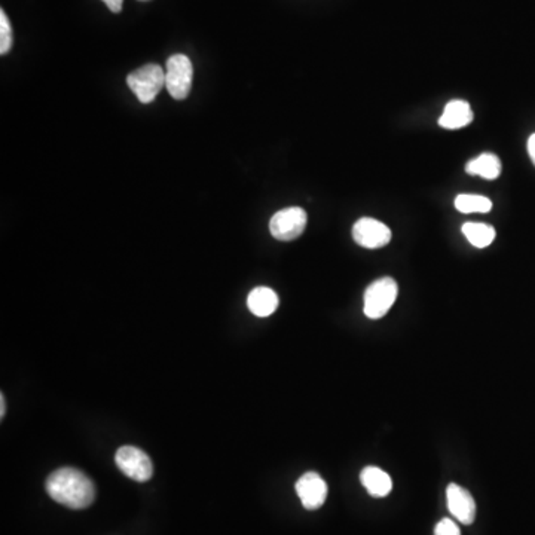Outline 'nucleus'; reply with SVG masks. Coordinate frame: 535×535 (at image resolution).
I'll list each match as a JSON object with an SVG mask.
<instances>
[{
  "instance_id": "obj_14",
  "label": "nucleus",
  "mask_w": 535,
  "mask_h": 535,
  "mask_svg": "<svg viewBox=\"0 0 535 535\" xmlns=\"http://www.w3.org/2000/svg\"><path fill=\"white\" fill-rule=\"evenodd\" d=\"M462 234L471 246L478 248L488 247L495 239V229L487 223H464Z\"/></svg>"
},
{
  "instance_id": "obj_16",
  "label": "nucleus",
  "mask_w": 535,
  "mask_h": 535,
  "mask_svg": "<svg viewBox=\"0 0 535 535\" xmlns=\"http://www.w3.org/2000/svg\"><path fill=\"white\" fill-rule=\"evenodd\" d=\"M13 27L9 23L8 16L5 11H0V54L9 53V49L13 46Z\"/></svg>"
},
{
  "instance_id": "obj_10",
  "label": "nucleus",
  "mask_w": 535,
  "mask_h": 535,
  "mask_svg": "<svg viewBox=\"0 0 535 535\" xmlns=\"http://www.w3.org/2000/svg\"><path fill=\"white\" fill-rule=\"evenodd\" d=\"M473 121V110L470 105L462 100H452L445 106L442 116L439 118V126L446 130H459Z\"/></svg>"
},
{
  "instance_id": "obj_4",
  "label": "nucleus",
  "mask_w": 535,
  "mask_h": 535,
  "mask_svg": "<svg viewBox=\"0 0 535 535\" xmlns=\"http://www.w3.org/2000/svg\"><path fill=\"white\" fill-rule=\"evenodd\" d=\"M192 77H194V66L187 56L176 54L168 58L166 69V86L171 97L176 100H185L191 93Z\"/></svg>"
},
{
  "instance_id": "obj_8",
  "label": "nucleus",
  "mask_w": 535,
  "mask_h": 535,
  "mask_svg": "<svg viewBox=\"0 0 535 535\" xmlns=\"http://www.w3.org/2000/svg\"><path fill=\"white\" fill-rule=\"evenodd\" d=\"M297 492L300 503L307 510H317L328 499V483L317 473H305L297 482Z\"/></svg>"
},
{
  "instance_id": "obj_15",
  "label": "nucleus",
  "mask_w": 535,
  "mask_h": 535,
  "mask_svg": "<svg viewBox=\"0 0 535 535\" xmlns=\"http://www.w3.org/2000/svg\"><path fill=\"white\" fill-rule=\"evenodd\" d=\"M455 208L464 215L471 213H488L492 208V203L482 195L462 194L455 198Z\"/></svg>"
},
{
  "instance_id": "obj_13",
  "label": "nucleus",
  "mask_w": 535,
  "mask_h": 535,
  "mask_svg": "<svg viewBox=\"0 0 535 535\" xmlns=\"http://www.w3.org/2000/svg\"><path fill=\"white\" fill-rule=\"evenodd\" d=\"M466 173L487 180H495L501 173V161L494 154L479 155L478 158L467 163Z\"/></svg>"
},
{
  "instance_id": "obj_1",
  "label": "nucleus",
  "mask_w": 535,
  "mask_h": 535,
  "mask_svg": "<svg viewBox=\"0 0 535 535\" xmlns=\"http://www.w3.org/2000/svg\"><path fill=\"white\" fill-rule=\"evenodd\" d=\"M46 490L54 501L74 510L86 509L96 499L93 480L74 467H63L54 471L46 480Z\"/></svg>"
},
{
  "instance_id": "obj_21",
  "label": "nucleus",
  "mask_w": 535,
  "mask_h": 535,
  "mask_svg": "<svg viewBox=\"0 0 535 535\" xmlns=\"http://www.w3.org/2000/svg\"><path fill=\"white\" fill-rule=\"evenodd\" d=\"M142 2H147V0H142Z\"/></svg>"
},
{
  "instance_id": "obj_9",
  "label": "nucleus",
  "mask_w": 535,
  "mask_h": 535,
  "mask_svg": "<svg viewBox=\"0 0 535 535\" xmlns=\"http://www.w3.org/2000/svg\"><path fill=\"white\" fill-rule=\"evenodd\" d=\"M446 500H448V507H449L450 515L454 516L455 520L464 523V525H471L476 520V503L475 499L471 497L469 490L450 483L448 490H446Z\"/></svg>"
},
{
  "instance_id": "obj_3",
  "label": "nucleus",
  "mask_w": 535,
  "mask_h": 535,
  "mask_svg": "<svg viewBox=\"0 0 535 535\" xmlns=\"http://www.w3.org/2000/svg\"><path fill=\"white\" fill-rule=\"evenodd\" d=\"M398 283L389 277H384L370 284L365 292L366 316L372 320L382 318L398 299Z\"/></svg>"
},
{
  "instance_id": "obj_18",
  "label": "nucleus",
  "mask_w": 535,
  "mask_h": 535,
  "mask_svg": "<svg viewBox=\"0 0 535 535\" xmlns=\"http://www.w3.org/2000/svg\"><path fill=\"white\" fill-rule=\"evenodd\" d=\"M103 2L107 5V8H109L112 13H121L124 0H103Z\"/></svg>"
},
{
  "instance_id": "obj_6",
  "label": "nucleus",
  "mask_w": 535,
  "mask_h": 535,
  "mask_svg": "<svg viewBox=\"0 0 535 535\" xmlns=\"http://www.w3.org/2000/svg\"><path fill=\"white\" fill-rule=\"evenodd\" d=\"M119 470L136 482H146L152 478V461L142 449L134 446H122L115 455Z\"/></svg>"
},
{
  "instance_id": "obj_12",
  "label": "nucleus",
  "mask_w": 535,
  "mask_h": 535,
  "mask_svg": "<svg viewBox=\"0 0 535 535\" xmlns=\"http://www.w3.org/2000/svg\"><path fill=\"white\" fill-rule=\"evenodd\" d=\"M278 297L269 288H253L247 298L248 309L257 317H269L278 308Z\"/></svg>"
},
{
  "instance_id": "obj_2",
  "label": "nucleus",
  "mask_w": 535,
  "mask_h": 535,
  "mask_svg": "<svg viewBox=\"0 0 535 535\" xmlns=\"http://www.w3.org/2000/svg\"><path fill=\"white\" fill-rule=\"evenodd\" d=\"M126 84L138 98V102L147 105L154 102L159 91L166 86V72L158 65L143 66L128 75Z\"/></svg>"
},
{
  "instance_id": "obj_19",
  "label": "nucleus",
  "mask_w": 535,
  "mask_h": 535,
  "mask_svg": "<svg viewBox=\"0 0 535 535\" xmlns=\"http://www.w3.org/2000/svg\"><path fill=\"white\" fill-rule=\"evenodd\" d=\"M528 154L531 156L532 163L535 164V134H532L530 140H528Z\"/></svg>"
},
{
  "instance_id": "obj_20",
  "label": "nucleus",
  "mask_w": 535,
  "mask_h": 535,
  "mask_svg": "<svg viewBox=\"0 0 535 535\" xmlns=\"http://www.w3.org/2000/svg\"><path fill=\"white\" fill-rule=\"evenodd\" d=\"M5 408H6V403H5V396L2 394L0 396V418L4 419L5 417Z\"/></svg>"
},
{
  "instance_id": "obj_5",
  "label": "nucleus",
  "mask_w": 535,
  "mask_h": 535,
  "mask_svg": "<svg viewBox=\"0 0 535 535\" xmlns=\"http://www.w3.org/2000/svg\"><path fill=\"white\" fill-rule=\"evenodd\" d=\"M307 213L304 208L288 207L277 211L269 222V231L278 241H293L304 234L307 227Z\"/></svg>"
},
{
  "instance_id": "obj_7",
  "label": "nucleus",
  "mask_w": 535,
  "mask_h": 535,
  "mask_svg": "<svg viewBox=\"0 0 535 535\" xmlns=\"http://www.w3.org/2000/svg\"><path fill=\"white\" fill-rule=\"evenodd\" d=\"M353 238L361 247L373 250V248L386 247L391 241V231L379 220L363 217L357 220L353 227Z\"/></svg>"
},
{
  "instance_id": "obj_11",
  "label": "nucleus",
  "mask_w": 535,
  "mask_h": 535,
  "mask_svg": "<svg viewBox=\"0 0 535 535\" xmlns=\"http://www.w3.org/2000/svg\"><path fill=\"white\" fill-rule=\"evenodd\" d=\"M361 485L366 488L375 499H384L393 490L391 478L387 475L386 471L378 469V467H366L360 475Z\"/></svg>"
},
{
  "instance_id": "obj_17",
  "label": "nucleus",
  "mask_w": 535,
  "mask_h": 535,
  "mask_svg": "<svg viewBox=\"0 0 535 535\" xmlns=\"http://www.w3.org/2000/svg\"><path fill=\"white\" fill-rule=\"evenodd\" d=\"M434 535H461L459 525L452 520H442L436 525Z\"/></svg>"
}]
</instances>
